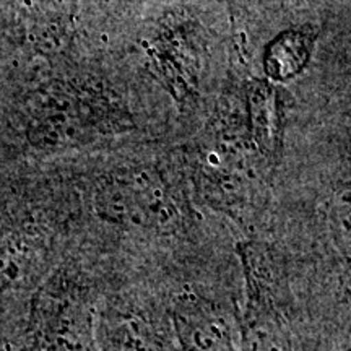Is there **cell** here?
<instances>
[{
  "mask_svg": "<svg viewBox=\"0 0 351 351\" xmlns=\"http://www.w3.org/2000/svg\"><path fill=\"white\" fill-rule=\"evenodd\" d=\"M238 254L244 276L243 351H324L319 328L282 254L258 241L241 243Z\"/></svg>",
  "mask_w": 351,
  "mask_h": 351,
  "instance_id": "1",
  "label": "cell"
},
{
  "mask_svg": "<svg viewBox=\"0 0 351 351\" xmlns=\"http://www.w3.org/2000/svg\"><path fill=\"white\" fill-rule=\"evenodd\" d=\"M98 327L90 300L65 278L47 283L33 302L32 330L41 351H98Z\"/></svg>",
  "mask_w": 351,
  "mask_h": 351,
  "instance_id": "2",
  "label": "cell"
},
{
  "mask_svg": "<svg viewBox=\"0 0 351 351\" xmlns=\"http://www.w3.org/2000/svg\"><path fill=\"white\" fill-rule=\"evenodd\" d=\"M241 300L234 295L184 291L169 307L181 351H243Z\"/></svg>",
  "mask_w": 351,
  "mask_h": 351,
  "instance_id": "3",
  "label": "cell"
},
{
  "mask_svg": "<svg viewBox=\"0 0 351 351\" xmlns=\"http://www.w3.org/2000/svg\"><path fill=\"white\" fill-rule=\"evenodd\" d=\"M98 351H181L169 311L122 304L99 317Z\"/></svg>",
  "mask_w": 351,
  "mask_h": 351,
  "instance_id": "4",
  "label": "cell"
},
{
  "mask_svg": "<svg viewBox=\"0 0 351 351\" xmlns=\"http://www.w3.org/2000/svg\"><path fill=\"white\" fill-rule=\"evenodd\" d=\"M311 51V36L300 32L285 33L275 39L267 52V72L276 80L293 77L306 64Z\"/></svg>",
  "mask_w": 351,
  "mask_h": 351,
  "instance_id": "5",
  "label": "cell"
},
{
  "mask_svg": "<svg viewBox=\"0 0 351 351\" xmlns=\"http://www.w3.org/2000/svg\"><path fill=\"white\" fill-rule=\"evenodd\" d=\"M252 130L265 152H275L278 142V101L275 90L267 83H257L249 95Z\"/></svg>",
  "mask_w": 351,
  "mask_h": 351,
  "instance_id": "6",
  "label": "cell"
},
{
  "mask_svg": "<svg viewBox=\"0 0 351 351\" xmlns=\"http://www.w3.org/2000/svg\"><path fill=\"white\" fill-rule=\"evenodd\" d=\"M33 241L19 231L0 232V293L10 288L29 265Z\"/></svg>",
  "mask_w": 351,
  "mask_h": 351,
  "instance_id": "7",
  "label": "cell"
}]
</instances>
